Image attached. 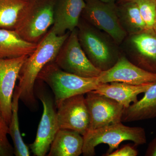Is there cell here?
Listing matches in <instances>:
<instances>
[{
  "mask_svg": "<svg viewBox=\"0 0 156 156\" xmlns=\"http://www.w3.org/2000/svg\"><path fill=\"white\" fill-rule=\"evenodd\" d=\"M154 83L140 85L120 82L100 83L92 92L110 98L121 104L125 108H127L131 103L137 102L138 95L144 93Z\"/></svg>",
  "mask_w": 156,
  "mask_h": 156,
  "instance_id": "15",
  "label": "cell"
},
{
  "mask_svg": "<svg viewBox=\"0 0 156 156\" xmlns=\"http://www.w3.org/2000/svg\"><path fill=\"white\" fill-rule=\"evenodd\" d=\"M77 29L81 48L95 67L104 71L116 63L122 53L119 45L108 34L90 25L82 17Z\"/></svg>",
  "mask_w": 156,
  "mask_h": 156,
  "instance_id": "2",
  "label": "cell"
},
{
  "mask_svg": "<svg viewBox=\"0 0 156 156\" xmlns=\"http://www.w3.org/2000/svg\"><path fill=\"white\" fill-rule=\"evenodd\" d=\"M56 108L59 129H68L84 136L89 129V116L84 94L68 98Z\"/></svg>",
  "mask_w": 156,
  "mask_h": 156,
  "instance_id": "11",
  "label": "cell"
},
{
  "mask_svg": "<svg viewBox=\"0 0 156 156\" xmlns=\"http://www.w3.org/2000/svg\"><path fill=\"white\" fill-rule=\"evenodd\" d=\"M85 8L81 17L89 24L108 34L119 45L127 34L120 24L116 3L104 2L100 0H84Z\"/></svg>",
  "mask_w": 156,
  "mask_h": 156,
  "instance_id": "8",
  "label": "cell"
},
{
  "mask_svg": "<svg viewBox=\"0 0 156 156\" xmlns=\"http://www.w3.org/2000/svg\"><path fill=\"white\" fill-rule=\"evenodd\" d=\"M119 46L122 53L131 62L156 73V33L153 29L127 35Z\"/></svg>",
  "mask_w": 156,
  "mask_h": 156,
  "instance_id": "7",
  "label": "cell"
},
{
  "mask_svg": "<svg viewBox=\"0 0 156 156\" xmlns=\"http://www.w3.org/2000/svg\"><path fill=\"white\" fill-rule=\"evenodd\" d=\"M30 0H0V28L14 30Z\"/></svg>",
  "mask_w": 156,
  "mask_h": 156,
  "instance_id": "20",
  "label": "cell"
},
{
  "mask_svg": "<svg viewBox=\"0 0 156 156\" xmlns=\"http://www.w3.org/2000/svg\"><path fill=\"white\" fill-rule=\"evenodd\" d=\"M83 136L78 132L60 129L51 144L49 156H79L83 154Z\"/></svg>",
  "mask_w": 156,
  "mask_h": 156,
  "instance_id": "17",
  "label": "cell"
},
{
  "mask_svg": "<svg viewBox=\"0 0 156 156\" xmlns=\"http://www.w3.org/2000/svg\"><path fill=\"white\" fill-rule=\"evenodd\" d=\"M83 136V154L85 156H95V147L102 144L109 146L106 154L103 155L107 156L117 149L123 141H133L137 146L144 145L147 141L144 128L125 126L122 122L88 130Z\"/></svg>",
  "mask_w": 156,
  "mask_h": 156,
  "instance_id": "3",
  "label": "cell"
},
{
  "mask_svg": "<svg viewBox=\"0 0 156 156\" xmlns=\"http://www.w3.org/2000/svg\"><path fill=\"white\" fill-rule=\"evenodd\" d=\"M104 2L108 3H116L117 0H100Z\"/></svg>",
  "mask_w": 156,
  "mask_h": 156,
  "instance_id": "26",
  "label": "cell"
},
{
  "mask_svg": "<svg viewBox=\"0 0 156 156\" xmlns=\"http://www.w3.org/2000/svg\"><path fill=\"white\" fill-rule=\"evenodd\" d=\"M153 29L154 31L156 33V12L154 22L153 28Z\"/></svg>",
  "mask_w": 156,
  "mask_h": 156,
  "instance_id": "27",
  "label": "cell"
},
{
  "mask_svg": "<svg viewBox=\"0 0 156 156\" xmlns=\"http://www.w3.org/2000/svg\"><path fill=\"white\" fill-rule=\"evenodd\" d=\"M145 155L156 156V136L149 144Z\"/></svg>",
  "mask_w": 156,
  "mask_h": 156,
  "instance_id": "25",
  "label": "cell"
},
{
  "mask_svg": "<svg viewBox=\"0 0 156 156\" xmlns=\"http://www.w3.org/2000/svg\"><path fill=\"white\" fill-rule=\"evenodd\" d=\"M27 57L0 58V115L8 125L12 115V99L16 82Z\"/></svg>",
  "mask_w": 156,
  "mask_h": 156,
  "instance_id": "12",
  "label": "cell"
},
{
  "mask_svg": "<svg viewBox=\"0 0 156 156\" xmlns=\"http://www.w3.org/2000/svg\"><path fill=\"white\" fill-rule=\"evenodd\" d=\"M43 105V112L34 142L30 145L32 152L36 156H44L59 129L54 102L51 96L41 90L34 89Z\"/></svg>",
  "mask_w": 156,
  "mask_h": 156,
  "instance_id": "9",
  "label": "cell"
},
{
  "mask_svg": "<svg viewBox=\"0 0 156 156\" xmlns=\"http://www.w3.org/2000/svg\"><path fill=\"white\" fill-rule=\"evenodd\" d=\"M84 0H56L50 31L60 36L77 27L85 8Z\"/></svg>",
  "mask_w": 156,
  "mask_h": 156,
  "instance_id": "14",
  "label": "cell"
},
{
  "mask_svg": "<svg viewBox=\"0 0 156 156\" xmlns=\"http://www.w3.org/2000/svg\"><path fill=\"white\" fill-rule=\"evenodd\" d=\"M53 61L64 71L83 77H98L101 72L92 64L81 48L77 28L70 32Z\"/></svg>",
  "mask_w": 156,
  "mask_h": 156,
  "instance_id": "6",
  "label": "cell"
},
{
  "mask_svg": "<svg viewBox=\"0 0 156 156\" xmlns=\"http://www.w3.org/2000/svg\"><path fill=\"white\" fill-rule=\"evenodd\" d=\"M97 79L99 83L120 82L140 85L156 82V73L138 67L122 53L112 67L101 71Z\"/></svg>",
  "mask_w": 156,
  "mask_h": 156,
  "instance_id": "13",
  "label": "cell"
},
{
  "mask_svg": "<svg viewBox=\"0 0 156 156\" xmlns=\"http://www.w3.org/2000/svg\"><path fill=\"white\" fill-rule=\"evenodd\" d=\"M89 116V130H94L122 122L124 107L105 96L91 92L85 97Z\"/></svg>",
  "mask_w": 156,
  "mask_h": 156,
  "instance_id": "10",
  "label": "cell"
},
{
  "mask_svg": "<svg viewBox=\"0 0 156 156\" xmlns=\"http://www.w3.org/2000/svg\"><path fill=\"white\" fill-rule=\"evenodd\" d=\"M156 118V82L144 92L137 102L124 108L122 122H135Z\"/></svg>",
  "mask_w": 156,
  "mask_h": 156,
  "instance_id": "18",
  "label": "cell"
},
{
  "mask_svg": "<svg viewBox=\"0 0 156 156\" xmlns=\"http://www.w3.org/2000/svg\"><path fill=\"white\" fill-rule=\"evenodd\" d=\"M116 5L119 21L127 34L137 33L147 29L138 7L133 0L116 3Z\"/></svg>",
  "mask_w": 156,
  "mask_h": 156,
  "instance_id": "19",
  "label": "cell"
},
{
  "mask_svg": "<svg viewBox=\"0 0 156 156\" xmlns=\"http://www.w3.org/2000/svg\"><path fill=\"white\" fill-rule=\"evenodd\" d=\"M8 134L9 125L0 115V156H12L14 154V148L9 142Z\"/></svg>",
  "mask_w": 156,
  "mask_h": 156,
  "instance_id": "23",
  "label": "cell"
},
{
  "mask_svg": "<svg viewBox=\"0 0 156 156\" xmlns=\"http://www.w3.org/2000/svg\"><path fill=\"white\" fill-rule=\"evenodd\" d=\"M37 80L45 83L52 89L56 108L66 98L94 91L100 84L97 77H83L65 72L54 61L43 69Z\"/></svg>",
  "mask_w": 156,
  "mask_h": 156,
  "instance_id": "4",
  "label": "cell"
},
{
  "mask_svg": "<svg viewBox=\"0 0 156 156\" xmlns=\"http://www.w3.org/2000/svg\"><path fill=\"white\" fill-rule=\"evenodd\" d=\"M37 44L23 40L14 30L0 28V58L29 56Z\"/></svg>",
  "mask_w": 156,
  "mask_h": 156,
  "instance_id": "16",
  "label": "cell"
},
{
  "mask_svg": "<svg viewBox=\"0 0 156 156\" xmlns=\"http://www.w3.org/2000/svg\"><path fill=\"white\" fill-rule=\"evenodd\" d=\"M19 100V91L17 86L14 89L12 99V115L9 125V134L14 144V154L16 156H29V149L23 142L20 130L18 115Z\"/></svg>",
  "mask_w": 156,
  "mask_h": 156,
  "instance_id": "21",
  "label": "cell"
},
{
  "mask_svg": "<svg viewBox=\"0 0 156 156\" xmlns=\"http://www.w3.org/2000/svg\"><path fill=\"white\" fill-rule=\"evenodd\" d=\"M128 1V0H117L116 3H120L125 1Z\"/></svg>",
  "mask_w": 156,
  "mask_h": 156,
  "instance_id": "28",
  "label": "cell"
},
{
  "mask_svg": "<svg viewBox=\"0 0 156 156\" xmlns=\"http://www.w3.org/2000/svg\"><path fill=\"white\" fill-rule=\"evenodd\" d=\"M56 0H30L14 30L22 38L38 44L51 28Z\"/></svg>",
  "mask_w": 156,
  "mask_h": 156,
  "instance_id": "5",
  "label": "cell"
},
{
  "mask_svg": "<svg viewBox=\"0 0 156 156\" xmlns=\"http://www.w3.org/2000/svg\"><path fill=\"white\" fill-rule=\"evenodd\" d=\"M138 7L147 28L153 29L156 12V0H133Z\"/></svg>",
  "mask_w": 156,
  "mask_h": 156,
  "instance_id": "22",
  "label": "cell"
},
{
  "mask_svg": "<svg viewBox=\"0 0 156 156\" xmlns=\"http://www.w3.org/2000/svg\"><path fill=\"white\" fill-rule=\"evenodd\" d=\"M70 32L58 36L49 30L38 43L36 49L28 56L20 71L17 86L20 100L32 108L36 107L34 88L38 76L48 63L53 61Z\"/></svg>",
  "mask_w": 156,
  "mask_h": 156,
  "instance_id": "1",
  "label": "cell"
},
{
  "mask_svg": "<svg viewBox=\"0 0 156 156\" xmlns=\"http://www.w3.org/2000/svg\"><path fill=\"white\" fill-rule=\"evenodd\" d=\"M138 151L134 146L127 144L113 151L107 156H136Z\"/></svg>",
  "mask_w": 156,
  "mask_h": 156,
  "instance_id": "24",
  "label": "cell"
}]
</instances>
